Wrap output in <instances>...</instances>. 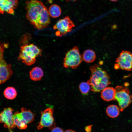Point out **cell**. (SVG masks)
Instances as JSON below:
<instances>
[{"label":"cell","mask_w":132,"mask_h":132,"mask_svg":"<svg viewBox=\"0 0 132 132\" xmlns=\"http://www.w3.org/2000/svg\"><path fill=\"white\" fill-rule=\"evenodd\" d=\"M26 17L34 27L38 30L47 27L50 22L46 7L41 1L29 0L26 2Z\"/></svg>","instance_id":"1"},{"label":"cell","mask_w":132,"mask_h":132,"mask_svg":"<svg viewBox=\"0 0 132 132\" xmlns=\"http://www.w3.org/2000/svg\"><path fill=\"white\" fill-rule=\"evenodd\" d=\"M89 68L91 74L87 82L90 86L92 91L99 92L110 84L109 74L98 65L91 66Z\"/></svg>","instance_id":"2"},{"label":"cell","mask_w":132,"mask_h":132,"mask_svg":"<svg viewBox=\"0 0 132 132\" xmlns=\"http://www.w3.org/2000/svg\"><path fill=\"white\" fill-rule=\"evenodd\" d=\"M30 36L29 34H25L21 39L22 45L18 58V60H22V63L28 66L35 63L36 58L41 55L42 51V49L33 44H27L30 39Z\"/></svg>","instance_id":"3"},{"label":"cell","mask_w":132,"mask_h":132,"mask_svg":"<svg viewBox=\"0 0 132 132\" xmlns=\"http://www.w3.org/2000/svg\"><path fill=\"white\" fill-rule=\"evenodd\" d=\"M83 60L78 47L75 46L66 53L63 60V65L65 68L75 69Z\"/></svg>","instance_id":"4"},{"label":"cell","mask_w":132,"mask_h":132,"mask_svg":"<svg viewBox=\"0 0 132 132\" xmlns=\"http://www.w3.org/2000/svg\"><path fill=\"white\" fill-rule=\"evenodd\" d=\"M8 44L5 43H0V83H4L9 79L13 74L11 65L7 63L3 58L4 49L8 47Z\"/></svg>","instance_id":"5"},{"label":"cell","mask_w":132,"mask_h":132,"mask_svg":"<svg viewBox=\"0 0 132 132\" xmlns=\"http://www.w3.org/2000/svg\"><path fill=\"white\" fill-rule=\"evenodd\" d=\"M116 90L115 100L118 101L121 111H122L132 102V95L129 89L122 86H118Z\"/></svg>","instance_id":"6"},{"label":"cell","mask_w":132,"mask_h":132,"mask_svg":"<svg viewBox=\"0 0 132 132\" xmlns=\"http://www.w3.org/2000/svg\"><path fill=\"white\" fill-rule=\"evenodd\" d=\"M115 62L114 66L115 69L131 71L132 70V54L129 51L123 50Z\"/></svg>","instance_id":"7"},{"label":"cell","mask_w":132,"mask_h":132,"mask_svg":"<svg viewBox=\"0 0 132 132\" xmlns=\"http://www.w3.org/2000/svg\"><path fill=\"white\" fill-rule=\"evenodd\" d=\"M75 25L73 21L68 16L59 19L54 26L53 28L56 30L55 34L61 37L67 33L71 32Z\"/></svg>","instance_id":"8"},{"label":"cell","mask_w":132,"mask_h":132,"mask_svg":"<svg viewBox=\"0 0 132 132\" xmlns=\"http://www.w3.org/2000/svg\"><path fill=\"white\" fill-rule=\"evenodd\" d=\"M54 111L53 108H48L41 112L40 120L37 127L38 129L47 127L51 130L55 127V124L53 116Z\"/></svg>","instance_id":"9"},{"label":"cell","mask_w":132,"mask_h":132,"mask_svg":"<svg viewBox=\"0 0 132 132\" xmlns=\"http://www.w3.org/2000/svg\"><path fill=\"white\" fill-rule=\"evenodd\" d=\"M13 110L11 107L5 108L0 114V123H4V127L9 129H12L15 126L13 119Z\"/></svg>","instance_id":"10"},{"label":"cell","mask_w":132,"mask_h":132,"mask_svg":"<svg viewBox=\"0 0 132 132\" xmlns=\"http://www.w3.org/2000/svg\"><path fill=\"white\" fill-rule=\"evenodd\" d=\"M18 0H0V12L3 14L5 11L12 14H14V10L18 5Z\"/></svg>","instance_id":"11"},{"label":"cell","mask_w":132,"mask_h":132,"mask_svg":"<svg viewBox=\"0 0 132 132\" xmlns=\"http://www.w3.org/2000/svg\"><path fill=\"white\" fill-rule=\"evenodd\" d=\"M101 98L107 101L115 100L116 90L115 88L111 87H106L101 93Z\"/></svg>","instance_id":"12"},{"label":"cell","mask_w":132,"mask_h":132,"mask_svg":"<svg viewBox=\"0 0 132 132\" xmlns=\"http://www.w3.org/2000/svg\"><path fill=\"white\" fill-rule=\"evenodd\" d=\"M21 110L20 112V115L24 122L27 124L33 121L35 116V113L32 112L30 110H27L24 108H21Z\"/></svg>","instance_id":"13"},{"label":"cell","mask_w":132,"mask_h":132,"mask_svg":"<svg viewBox=\"0 0 132 132\" xmlns=\"http://www.w3.org/2000/svg\"><path fill=\"white\" fill-rule=\"evenodd\" d=\"M30 77L34 81L40 80L44 75V72L42 68L39 67L33 68L29 72Z\"/></svg>","instance_id":"14"},{"label":"cell","mask_w":132,"mask_h":132,"mask_svg":"<svg viewBox=\"0 0 132 132\" xmlns=\"http://www.w3.org/2000/svg\"><path fill=\"white\" fill-rule=\"evenodd\" d=\"M82 56L83 60L88 63L93 62L96 57L95 52L93 50L90 49L85 50L83 53Z\"/></svg>","instance_id":"15"},{"label":"cell","mask_w":132,"mask_h":132,"mask_svg":"<svg viewBox=\"0 0 132 132\" xmlns=\"http://www.w3.org/2000/svg\"><path fill=\"white\" fill-rule=\"evenodd\" d=\"M13 118L15 126H17L20 129H25L27 128V124L24 122L22 120L20 112L17 111L14 113Z\"/></svg>","instance_id":"16"},{"label":"cell","mask_w":132,"mask_h":132,"mask_svg":"<svg viewBox=\"0 0 132 132\" xmlns=\"http://www.w3.org/2000/svg\"><path fill=\"white\" fill-rule=\"evenodd\" d=\"M106 112L107 115L109 117L111 118H115L119 115L120 109L116 105H111L107 108Z\"/></svg>","instance_id":"17"},{"label":"cell","mask_w":132,"mask_h":132,"mask_svg":"<svg viewBox=\"0 0 132 132\" xmlns=\"http://www.w3.org/2000/svg\"><path fill=\"white\" fill-rule=\"evenodd\" d=\"M50 16L53 18H56L61 15V10L60 7L58 5L54 4L49 7L48 10Z\"/></svg>","instance_id":"18"},{"label":"cell","mask_w":132,"mask_h":132,"mask_svg":"<svg viewBox=\"0 0 132 132\" xmlns=\"http://www.w3.org/2000/svg\"><path fill=\"white\" fill-rule=\"evenodd\" d=\"M3 94L5 97L6 99L12 100L16 98L17 93L16 90L14 87H8L4 90Z\"/></svg>","instance_id":"19"},{"label":"cell","mask_w":132,"mask_h":132,"mask_svg":"<svg viewBox=\"0 0 132 132\" xmlns=\"http://www.w3.org/2000/svg\"><path fill=\"white\" fill-rule=\"evenodd\" d=\"M79 90L84 95L88 94L90 89V86L87 82H82L79 85Z\"/></svg>","instance_id":"20"},{"label":"cell","mask_w":132,"mask_h":132,"mask_svg":"<svg viewBox=\"0 0 132 132\" xmlns=\"http://www.w3.org/2000/svg\"><path fill=\"white\" fill-rule=\"evenodd\" d=\"M51 132H63V131L59 127H55L52 129Z\"/></svg>","instance_id":"21"},{"label":"cell","mask_w":132,"mask_h":132,"mask_svg":"<svg viewBox=\"0 0 132 132\" xmlns=\"http://www.w3.org/2000/svg\"><path fill=\"white\" fill-rule=\"evenodd\" d=\"M92 126L90 125L87 126L85 128V130L87 132H90L91 131Z\"/></svg>","instance_id":"22"},{"label":"cell","mask_w":132,"mask_h":132,"mask_svg":"<svg viewBox=\"0 0 132 132\" xmlns=\"http://www.w3.org/2000/svg\"><path fill=\"white\" fill-rule=\"evenodd\" d=\"M64 132H75L74 131L70 129L67 130H66Z\"/></svg>","instance_id":"23"},{"label":"cell","mask_w":132,"mask_h":132,"mask_svg":"<svg viewBox=\"0 0 132 132\" xmlns=\"http://www.w3.org/2000/svg\"><path fill=\"white\" fill-rule=\"evenodd\" d=\"M111 1H112V2H115L117 1H118V0H109Z\"/></svg>","instance_id":"24"},{"label":"cell","mask_w":132,"mask_h":132,"mask_svg":"<svg viewBox=\"0 0 132 132\" xmlns=\"http://www.w3.org/2000/svg\"><path fill=\"white\" fill-rule=\"evenodd\" d=\"M66 0L67 2L68 1H70V0L74 1H76L77 0Z\"/></svg>","instance_id":"25"}]
</instances>
